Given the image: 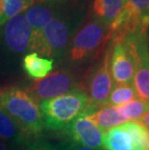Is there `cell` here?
Returning a JSON list of instances; mask_svg holds the SVG:
<instances>
[{
  "label": "cell",
  "instance_id": "obj_21",
  "mask_svg": "<svg viewBox=\"0 0 149 150\" xmlns=\"http://www.w3.org/2000/svg\"><path fill=\"white\" fill-rule=\"evenodd\" d=\"M23 150H64L63 147L54 145L44 139H35L28 142Z\"/></svg>",
  "mask_w": 149,
  "mask_h": 150
},
{
  "label": "cell",
  "instance_id": "obj_22",
  "mask_svg": "<svg viewBox=\"0 0 149 150\" xmlns=\"http://www.w3.org/2000/svg\"><path fill=\"white\" fill-rule=\"evenodd\" d=\"M64 150H94L92 148H89L87 147V146H83L80 144V143H77V142H71L65 146V147H63Z\"/></svg>",
  "mask_w": 149,
  "mask_h": 150
},
{
  "label": "cell",
  "instance_id": "obj_13",
  "mask_svg": "<svg viewBox=\"0 0 149 150\" xmlns=\"http://www.w3.org/2000/svg\"><path fill=\"white\" fill-rule=\"evenodd\" d=\"M54 60L44 57L37 52L27 53L23 57V67L26 74L34 79L46 78L53 70Z\"/></svg>",
  "mask_w": 149,
  "mask_h": 150
},
{
  "label": "cell",
  "instance_id": "obj_12",
  "mask_svg": "<svg viewBox=\"0 0 149 150\" xmlns=\"http://www.w3.org/2000/svg\"><path fill=\"white\" fill-rule=\"evenodd\" d=\"M53 15L52 9L44 5H32L24 12L25 18L32 29V45L40 36L44 28L53 18Z\"/></svg>",
  "mask_w": 149,
  "mask_h": 150
},
{
  "label": "cell",
  "instance_id": "obj_17",
  "mask_svg": "<svg viewBox=\"0 0 149 150\" xmlns=\"http://www.w3.org/2000/svg\"><path fill=\"white\" fill-rule=\"evenodd\" d=\"M131 135L136 150H149V129L142 123L129 121L121 124Z\"/></svg>",
  "mask_w": 149,
  "mask_h": 150
},
{
  "label": "cell",
  "instance_id": "obj_19",
  "mask_svg": "<svg viewBox=\"0 0 149 150\" xmlns=\"http://www.w3.org/2000/svg\"><path fill=\"white\" fill-rule=\"evenodd\" d=\"M118 108L127 120H141L149 110V104L138 98L118 107Z\"/></svg>",
  "mask_w": 149,
  "mask_h": 150
},
{
  "label": "cell",
  "instance_id": "obj_7",
  "mask_svg": "<svg viewBox=\"0 0 149 150\" xmlns=\"http://www.w3.org/2000/svg\"><path fill=\"white\" fill-rule=\"evenodd\" d=\"M109 70L115 84H133L135 60L131 44L127 38L112 40L110 46Z\"/></svg>",
  "mask_w": 149,
  "mask_h": 150
},
{
  "label": "cell",
  "instance_id": "obj_26",
  "mask_svg": "<svg viewBox=\"0 0 149 150\" xmlns=\"http://www.w3.org/2000/svg\"><path fill=\"white\" fill-rule=\"evenodd\" d=\"M0 150H9V148L7 147V145L5 143L0 142Z\"/></svg>",
  "mask_w": 149,
  "mask_h": 150
},
{
  "label": "cell",
  "instance_id": "obj_9",
  "mask_svg": "<svg viewBox=\"0 0 149 150\" xmlns=\"http://www.w3.org/2000/svg\"><path fill=\"white\" fill-rule=\"evenodd\" d=\"M4 24L3 38L9 50L16 53L31 50L32 29L25 18L24 13L14 16Z\"/></svg>",
  "mask_w": 149,
  "mask_h": 150
},
{
  "label": "cell",
  "instance_id": "obj_14",
  "mask_svg": "<svg viewBox=\"0 0 149 150\" xmlns=\"http://www.w3.org/2000/svg\"><path fill=\"white\" fill-rule=\"evenodd\" d=\"M103 148L106 150H136L131 135L122 125L105 132Z\"/></svg>",
  "mask_w": 149,
  "mask_h": 150
},
{
  "label": "cell",
  "instance_id": "obj_18",
  "mask_svg": "<svg viewBox=\"0 0 149 150\" xmlns=\"http://www.w3.org/2000/svg\"><path fill=\"white\" fill-rule=\"evenodd\" d=\"M137 92L133 84H116L110 92L107 106L120 107L137 99Z\"/></svg>",
  "mask_w": 149,
  "mask_h": 150
},
{
  "label": "cell",
  "instance_id": "obj_4",
  "mask_svg": "<svg viewBox=\"0 0 149 150\" xmlns=\"http://www.w3.org/2000/svg\"><path fill=\"white\" fill-rule=\"evenodd\" d=\"M72 36V21L61 16L53 17L32 45L31 50L53 60L61 58L69 49Z\"/></svg>",
  "mask_w": 149,
  "mask_h": 150
},
{
  "label": "cell",
  "instance_id": "obj_25",
  "mask_svg": "<svg viewBox=\"0 0 149 150\" xmlns=\"http://www.w3.org/2000/svg\"><path fill=\"white\" fill-rule=\"evenodd\" d=\"M142 25H143L144 27L149 26V6H148L147 11H146V14L144 15L143 18H142Z\"/></svg>",
  "mask_w": 149,
  "mask_h": 150
},
{
  "label": "cell",
  "instance_id": "obj_1",
  "mask_svg": "<svg viewBox=\"0 0 149 150\" xmlns=\"http://www.w3.org/2000/svg\"><path fill=\"white\" fill-rule=\"evenodd\" d=\"M45 127L52 131L65 130L82 115L93 112L84 91L74 90L61 96L42 101L39 105Z\"/></svg>",
  "mask_w": 149,
  "mask_h": 150
},
{
  "label": "cell",
  "instance_id": "obj_10",
  "mask_svg": "<svg viewBox=\"0 0 149 150\" xmlns=\"http://www.w3.org/2000/svg\"><path fill=\"white\" fill-rule=\"evenodd\" d=\"M72 142L99 150L103 148L104 132L86 115L77 118L65 129Z\"/></svg>",
  "mask_w": 149,
  "mask_h": 150
},
{
  "label": "cell",
  "instance_id": "obj_23",
  "mask_svg": "<svg viewBox=\"0 0 149 150\" xmlns=\"http://www.w3.org/2000/svg\"><path fill=\"white\" fill-rule=\"evenodd\" d=\"M4 23V3L2 0H0V26Z\"/></svg>",
  "mask_w": 149,
  "mask_h": 150
},
{
  "label": "cell",
  "instance_id": "obj_2",
  "mask_svg": "<svg viewBox=\"0 0 149 150\" xmlns=\"http://www.w3.org/2000/svg\"><path fill=\"white\" fill-rule=\"evenodd\" d=\"M0 108L14 119L26 134H38L46 128L38 101L32 94L20 87H8L2 91Z\"/></svg>",
  "mask_w": 149,
  "mask_h": 150
},
{
  "label": "cell",
  "instance_id": "obj_6",
  "mask_svg": "<svg viewBox=\"0 0 149 150\" xmlns=\"http://www.w3.org/2000/svg\"><path fill=\"white\" fill-rule=\"evenodd\" d=\"M110 47H107L99 63L94 65L85 79V93L94 108L107 106L109 96L114 87L109 70Z\"/></svg>",
  "mask_w": 149,
  "mask_h": 150
},
{
  "label": "cell",
  "instance_id": "obj_11",
  "mask_svg": "<svg viewBox=\"0 0 149 150\" xmlns=\"http://www.w3.org/2000/svg\"><path fill=\"white\" fill-rule=\"evenodd\" d=\"M86 116L93 121L104 133L128 121L119 110L118 107L112 106L102 107L99 110L87 114Z\"/></svg>",
  "mask_w": 149,
  "mask_h": 150
},
{
  "label": "cell",
  "instance_id": "obj_20",
  "mask_svg": "<svg viewBox=\"0 0 149 150\" xmlns=\"http://www.w3.org/2000/svg\"><path fill=\"white\" fill-rule=\"evenodd\" d=\"M34 0H5L4 1V21L14 16L25 12L31 7Z\"/></svg>",
  "mask_w": 149,
  "mask_h": 150
},
{
  "label": "cell",
  "instance_id": "obj_16",
  "mask_svg": "<svg viewBox=\"0 0 149 150\" xmlns=\"http://www.w3.org/2000/svg\"><path fill=\"white\" fill-rule=\"evenodd\" d=\"M125 0H94L93 12L95 17L110 26L121 13Z\"/></svg>",
  "mask_w": 149,
  "mask_h": 150
},
{
  "label": "cell",
  "instance_id": "obj_24",
  "mask_svg": "<svg viewBox=\"0 0 149 150\" xmlns=\"http://www.w3.org/2000/svg\"><path fill=\"white\" fill-rule=\"evenodd\" d=\"M141 123L143 124L145 127H147V128L149 129V110L144 114L143 116L141 117Z\"/></svg>",
  "mask_w": 149,
  "mask_h": 150
},
{
  "label": "cell",
  "instance_id": "obj_5",
  "mask_svg": "<svg viewBox=\"0 0 149 150\" xmlns=\"http://www.w3.org/2000/svg\"><path fill=\"white\" fill-rule=\"evenodd\" d=\"M125 38L131 44L135 60L134 88L137 96L149 104V42L147 27L141 28Z\"/></svg>",
  "mask_w": 149,
  "mask_h": 150
},
{
  "label": "cell",
  "instance_id": "obj_3",
  "mask_svg": "<svg viewBox=\"0 0 149 150\" xmlns=\"http://www.w3.org/2000/svg\"><path fill=\"white\" fill-rule=\"evenodd\" d=\"M110 39L109 25L96 17L89 18L73 35L68 49L70 60L78 63L98 56Z\"/></svg>",
  "mask_w": 149,
  "mask_h": 150
},
{
  "label": "cell",
  "instance_id": "obj_8",
  "mask_svg": "<svg viewBox=\"0 0 149 150\" xmlns=\"http://www.w3.org/2000/svg\"><path fill=\"white\" fill-rule=\"evenodd\" d=\"M77 81L66 70L50 73L46 78L37 79L32 87V95L37 101H45L77 90Z\"/></svg>",
  "mask_w": 149,
  "mask_h": 150
},
{
  "label": "cell",
  "instance_id": "obj_27",
  "mask_svg": "<svg viewBox=\"0 0 149 150\" xmlns=\"http://www.w3.org/2000/svg\"><path fill=\"white\" fill-rule=\"evenodd\" d=\"M1 94H2V90L0 89V97H1Z\"/></svg>",
  "mask_w": 149,
  "mask_h": 150
},
{
  "label": "cell",
  "instance_id": "obj_15",
  "mask_svg": "<svg viewBox=\"0 0 149 150\" xmlns=\"http://www.w3.org/2000/svg\"><path fill=\"white\" fill-rule=\"evenodd\" d=\"M26 134L13 118L0 108V139L5 142L18 144L24 142Z\"/></svg>",
  "mask_w": 149,
  "mask_h": 150
}]
</instances>
